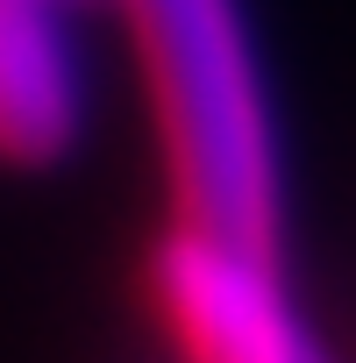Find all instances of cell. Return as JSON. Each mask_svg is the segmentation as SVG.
<instances>
[{
	"label": "cell",
	"instance_id": "obj_1",
	"mask_svg": "<svg viewBox=\"0 0 356 363\" xmlns=\"http://www.w3.org/2000/svg\"><path fill=\"white\" fill-rule=\"evenodd\" d=\"M128 22L186 207L178 228L278 257V150L235 0H128Z\"/></svg>",
	"mask_w": 356,
	"mask_h": 363
},
{
	"label": "cell",
	"instance_id": "obj_2",
	"mask_svg": "<svg viewBox=\"0 0 356 363\" xmlns=\"http://www.w3.org/2000/svg\"><path fill=\"white\" fill-rule=\"evenodd\" d=\"M150 278L186 363H335L278 292L271 257L214 242L200 228H171L157 242Z\"/></svg>",
	"mask_w": 356,
	"mask_h": 363
},
{
	"label": "cell",
	"instance_id": "obj_3",
	"mask_svg": "<svg viewBox=\"0 0 356 363\" xmlns=\"http://www.w3.org/2000/svg\"><path fill=\"white\" fill-rule=\"evenodd\" d=\"M86 114L79 57L50 8L0 0V157L15 164H50L72 150Z\"/></svg>",
	"mask_w": 356,
	"mask_h": 363
},
{
	"label": "cell",
	"instance_id": "obj_4",
	"mask_svg": "<svg viewBox=\"0 0 356 363\" xmlns=\"http://www.w3.org/2000/svg\"><path fill=\"white\" fill-rule=\"evenodd\" d=\"M22 8H57V0H22Z\"/></svg>",
	"mask_w": 356,
	"mask_h": 363
}]
</instances>
